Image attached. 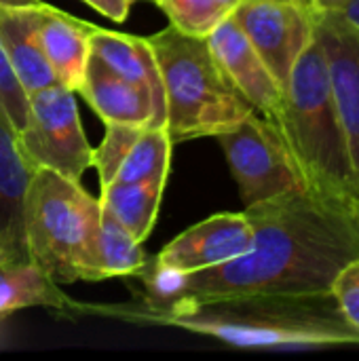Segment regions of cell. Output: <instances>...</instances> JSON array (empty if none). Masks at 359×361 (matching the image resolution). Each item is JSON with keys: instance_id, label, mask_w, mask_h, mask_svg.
<instances>
[{"instance_id": "obj_23", "label": "cell", "mask_w": 359, "mask_h": 361, "mask_svg": "<svg viewBox=\"0 0 359 361\" xmlns=\"http://www.w3.org/2000/svg\"><path fill=\"white\" fill-rule=\"evenodd\" d=\"M0 110L11 118L17 133L28 123V93L17 80L8 59L0 47Z\"/></svg>"}, {"instance_id": "obj_21", "label": "cell", "mask_w": 359, "mask_h": 361, "mask_svg": "<svg viewBox=\"0 0 359 361\" xmlns=\"http://www.w3.org/2000/svg\"><path fill=\"white\" fill-rule=\"evenodd\" d=\"M174 27L193 36H207L231 11L218 0H152Z\"/></svg>"}, {"instance_id": "obj_12", "label": "cell", "mask_w": 359, "mask_h": 361, "mask_svg": "<svg viewBox=\"0 0 359 361\" xmlns=\"http://www.w3.org/2000/svg\"><path fill=\"white\" fill-rule=\"evenodd\" d=\"M34 173L17 129L0 110V264L32 262L25 241V197Z\"/></svg>"}, {"instance_id": "obj_13", "label": "cell", "mask_w": 359, "mask_h": 361, "mask_svg": "<svg viewBox=\"0 0 359 361\" xmlns=\"http://www.w3.org/2000/svg\"><path fill=\"white\" fill-rule=\"evenodd\" d=\"M44 4H0V47L28 95L59 82L38 42Z\"/></svg>"}, {"instance_id": "obj_1", "label": "cell", "mask_w": 359, "mask_h": 361, "mask_svg": "<svg viewBox=\"0 0 359 361\" xmlns=\"http://www.w3.org/2000/svg\"><path fill=\"white\" fill-rule=\"evenodd\" d=\"M252 250L226 264L188 273L180 296L133 319L157 322L195 305L239 296L330 294L339 273L359 256V209L294 190L245 207Z\"/></svg>"}, {"instance_id": "obj_20", "label": "cell", "mask_w": 359, "mask_h": 361, "mask_svg": "<svg viewBox=\"0 0 359 361\" xmlns=\"http://www.w3.org/2000/svg\"><path fill=\"white\" fill-rule=\"evenodd\" d=\"M171 137L167 127H144L129 154L121 163L114 182L165 184L171 165Z\"/></svg>"}, {"instance_id": "obj_26", "label": "cell", "mask_w": 359, "mask_h": 361, "mask_svg": "<svg viewBox=\"0 0 359 361\" xmlns=\"http://www.w3.org/2000/svg\"><path fill=\"white\" fill-rule=\"evenodd\" d=\"M351 0H311L313 8H315V15L320 13H341Z\"/></svg>"}, {"instance_id": "obj_7", "label": "cell", "mask_w": 359, "mask_h": 361, "mask_svg": "<svg viewBox=\"0 0 359 361\" xmlns=\"http://www.w3.org/2000/svg\"><path fill=\"white\" fill-rule=\"evenodd\" d=\"M216 140L226 154L245 207L305 190L277 125L256 110Z\"/></svg>"}, {"instance_id": "obj_11", "label": "cell", "mask_w": 359, "mask_h": 361, "mask_svg": "<svg viewBox=\"0 0 359 361\" xmlns=\"http://www.w3.org/2000/svg\"><path fill=\"white\" fill-rule=\"evenodd\" d=\"M315 36L326 53L359 184V27L343 13H320L315 15Z\"/></svg>"}, {"instance_id": "obj_25", "label": "cell", "mask_w": 359, "mask_h": 361, "mask_svg": "<svg viewBox=\"0 0 359 361\" xmlns=\"http://www.w3.org/2000/svg\"><path fill=\"white\" fill-rule=\"evenodd\" d=\"M89 6H93L97 13H102L104 17L112 19V21H125L131 8V0H83Z\"/></svg>"}, {"instance_id": "obj_31", "label": "cell", "mask_w": 359, "mask_h": 361, "mask_svg": "<svg viewBox=\"0 0 359 361\" xmlns=\"http://www.w3.org/2000/svg\"><path fill=\"white\" fill-rule=\"evenodd\" d=\"M131 2H138V0H131ZM150 2H152V0H150Z\"/></svg>"}, {"instance_id": "obj_9", "label": "cell", "mask_w": 359, "mask_h": 361, "mask_svg": "<svg viewBox=\"0 0 359 361\" xmlns=\"http://www.w3.org/2000/svg\"><path fill=\"white\" fill-rule=\"evenodd\" d=\"M207 42L216 61L239 93L258 114L277 125L284 108V89L231 13L207 34Z\"/></svg>"}, {"instance_id": "obj_27", "label": "cell", "mask_w": 359, "mask_h": 361, "mask_svg": "<svg viewBox=\"0 0 359 361\" xmlns=\"http://www.w3.org/2000/svg\"><path fill=\"white\" fill-rule=\"evenodd\" d=\"M353 25H358L359 27V0H351L343 11H341Z\"/></svg>"}, {"instance_id": "obj_3", "label": "cell", "mask_w": 359, "mask_h": 361, "mask_svg": "<svg viewBox=\"0 0 359 361\" xmlns=\"http://www.w3.org/2000/svg\"><path fill=\"white\" fill-rule=\"evenodd\" d=\"M157 324L178 326L239 349H320L359 345L332 292L239 296L188 307Z\"/></svg>"}, {"instance_id": "obj_10", "label": "cell", "mask_w": 359, "mask_h": 361, "mask_svg": "<svg viewBox=\"0 0 359 361\" xmlns=\"http://www.w3.org/2000/svg\"><path fill=\"white\" fill-rule=\"evenodd\" d=\"M252 243L254 228L245 212L218 214L186 228L169 241L154 260L184 273H197L248 254Z\"/></svg>"}, {"instance_id": "obj_24", "label": "cell", "mask_w": 359, "mask_h": 361, "mask_svg": "<svg viewBox=\"0 0 359 361\" xmlns=\"http://www.w3.org/2000/svg\"><path fill=\"white\" fill-rule=\"evenodd\" d=\"M332 296L347 324L359 334V256L339 273L332 283Z\"/></svg>"}, {"instance_id": "obj_8", "label": "cell", "mask_w": 359, "mask_h": 361, "mask_svg": "<svg viewBox=\"0 0 359 361\" xmlns=\"http://www.w3.org/2000/svg\"><path fill=\"white\" fill-rule=\"evenodd\" d=\"M231 15L286 91L298 57L315 38V15L275 0H241Z\"/></svg>"}, {"instance_id": "obj_2", "label": "cell", "mask_w": 359, "mask_h": 361, "mask_svg": "<svg viewBox=\"0 0 359 361\" xmlns=\"http://www.w3.org/2000/svg\"><path fill=\"white\" fill-rule=\"evenodd\" d=\"M277 129L307 192L359 209V184L349 140L317 36L290 74Z\"/></svg>"}, {"instance_id": "obj_18", "label": "cell", "mask_w": 359, "mask_h": 361, "mask_svg": "<svg viewBox=\"0 0 359 361\" xmlns=\"http://www.w3.org/2000/svg\"><path fill=\"white\" fill-rule=\"evenodd\" d=\"M163 188L159 182H112L102 188L99 205L142 243L157 222Z\"/></svg>"}, {"instance_id": "obj_6", "label": "cell", "mask_w": 359, "mask_h": 361, "mask_svg": "<svg viewBox=\"0 0 359 361\" xmlns=\"http://www.w3.org/2000/svg\"><path fill=\"white\" fill-rule=\"evenodd\" d=\"M17 137L34 169L80 182L91 167L93 148L83 131L74 91L61 82L28 95V123Z\"/></svg>"}, {"instance_id": "obj_22", "label": "cell", "mask_w": 359, "mask_h": 361, "mask_svg": "<svg viewBox=\"0 0 359 361\" xmlns=\"http://www.w3.org/2000/svg\"><path fill=\"white\" fill-rule=\"evenodd\" d=\"M142 129L144 125H135V123H106L104 140L99 148L93 150V161H91V167L97 169L102 188L114 182L121 163L129 154Z\"/></svg>"}, {"instance_id": "obj_19", "label": "cell", "mask_w": 359, "mask_h": 361, "mask_svg": "<svg viewBox=\"0 0 359 361\" xmlns=\"http://www.w3.org/2000/svg\"><path fill=\"white\" fill-rule=\"evenodd\" d=\"M148 262L142 243L102 207L95 237V271L99 281L112 277H135Z\"/></svg>"}, {"instance_id": "obj_28", "label": "cell", "mask_w": 359, "mask_h": 361, "mask_svg": "<svg viewBox=\"0 0 359 361\" xmlns=\"http://www.w3.org/2000/svg\"><path fill=\"white\" fill-rule=\"evenodd\" d=\"M275 2H292V4H298V6H305L307 11H311L315 15V8L311 4V0H275Z\"/></svg>"}, {"instance_id": "obj_15", "label": "cell", "mask_w": 359, "mask_h": 361, "mask_svg": "<svg viewBox=\"0 0 359 361\" xmlns=\"http://www.w3.org/2000/svg\"><path fill=\"white\" fill-rule=\"evenodd\" d=\"M80 93L104 123H135L150 127L154 121L150 91L114 74L95 53H89Z\"/></svg>"}, {"instance_id": "obj_17", "label": "cell", "mask_w": 359, "mask_h": 361, "mask_svg": "<svg viewBox=\"0 0 359 361\" xmlns=\"http://www.w3.org/2000/svg\"><path fill=\"white\" fill-rule=\"evenodd\" d=\"M30 307H49L57 311H74V309L85 311V307L70 300L59 290V283H55L34 262L0 264V319Z\"/></svg>"}, {"instance_id": "obj_16", "label": "cell", "mask_w": 359, "mask_h": 361, "mask_svg": "<svg viewBox=\"0 0 359 361\" xmlns=\"http://www.w3.org/2000/svg\"><path fill=\"white\" fill-rule=\"evenodd\" d=\"M93 23L44 4L38 23V42L57 80L70 91H80L85 66L91 53L89 34Z\"/></svg>"}, {"instance_id": "obj_5", "label": "cell", "mask_w": 359, "mask_h": 361, "mask_svg": "<svg viewBox=\"0 0 359 361\" xmlns=\"http://www.w3.org/2000/svg\"><path fill=\"white\" fill-rule=\"evenodd\" d=\"M99 214V199H93L80 182L36 169L25 197L30 260L59 286L99 281L95 271Z\"/></svg>"}, {"instance_id": "obj_29", "label": "cell", "mask_w": 359, "mask_h": 361, "mask_svg": "<svg viewBox=\"0 0 359 361\" xmlns=\"http://www.w3.org/2000/svg\"><path fill=\"white\" fill-rule=\"evenodd\" d=\"M42 0H0V4H13V6H21V4H38Z\"/></svg>"}, {"instance_id": "obj_4", "label": "cell", "mask_w": 359, "mask_h": 361, "mask_svg": "<svg viewBox=\"0 0 359 361\" xmlns=\"http://www.w3.org/2000/svg\"><path fill=\"white\" fill-rule=\"evenodd\" d=\"M146 40L159 63L165 127L174 144L216 137L254 112L216 61L207 36H193L169 23Z\"/></svg>"}, {"instance_id": "obj_14", "label": "cell", "mask_w": 359, "mask_h": 361, "mask_svg": "<svg viewBox=\"0 0 359 361\" xmlns=\"http://www.w3.org/2000/svg\"><path fill=\"white\" fill-rule=\"evenodd\" d=\"M89 44L91 53H95L114 74L150 91L154 104V121L150 127H165V91L159 63L148 40L93 25Z\"/></svg>"}, {"instance_id": "obj_30", "label": "cell", "mask_w": 359, "mask_h": 361, "mask_svg": "<svg viewBox=\"0 0 359 361\" xmlns=\"http://www.w3.org/2000/svg\"><path fill=\"white\" fill-rule=\"evenodd\" d=\"M218 2H220V4H222L224 8H229V11H233V8H235V6H237V4H239L241 0H218Z\"/></svg>"}]
</instances>
